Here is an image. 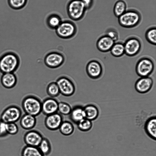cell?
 I'll list each match as a JSON object with an SVG mask.
<instances>
[{"instance_id": "16", "label": "cell", "mask_w": 156, "mask_h": 156, "mask_svg": "<svg viewBox=\"0 0 156 156\" xmlns=\"http://www.w3.org/2000/svg\"><path fill=\"white\" fill-rule=\"evenodd\" d=\"M144 131L147 135L153 140L156 139V117H150L146 121L144 125Z\"/></svg>"}, {"instance_id": "34", "label": "cell", "mask_w": 156, "mask_h": 156, "mask_svg": "<svg viewBox=\"0 0 156 156\" xmlns=\"http://www.w3.org/2000/svg\"><path fill=\"white\" fill-rule=\"evenodd\" d=\"M106 35L113 39L115 42L119 38L118 33L114 30H108L106 32Z\"/></svg>"}, {"instance_id": "3", "label": "cell", "mask_w": 156, "mask_h": 156, "mask_svg": "<svg viewBox=\"0 0 156 156\" xmlns=\"http://www.w3.org/2000/svg\"><path fill=\"white\" fill-rule=\"evenodd\" d=\"M21 109L16 105H11L6 107L0 115V121L5 123H16L22 116Z\"/></svg>"}, {"instance_id": "28", "label": "cell", "mask_w": 156, "mask_h": 156, "mask_svg": "<svg viewBox=\"0 0 156 156\" xmlns=\"http://www.w3.org/2000/svg\"><path fill=\"white\" fill-rule=\"evenodd\" d=\"M78 129L80 131L86 132L90 130L92 128V121L85 118L80 121L77 124Z\"/></svg>"}, {"instance_id": "4", "label": "cell", "mask_w": 156, "mask_h": 156, "mask_svg": "<svg viewBox=\"0 0 156 156\" xmlns=\"http://www.w3.org/2000/svg\"><path fill=\"white\" fill-rule=\"evenodd\" d=\"M86 9L81 0H71L68 3L67 8L69 18L74 21L81 20L85 14Z\"/></svg>"}, {"instance_id": "24", "label": "cell", "mask_w": 156, "mask_h": 156, "mask_svg": "<svg viewBox=\"0 0 156 156\" xmlns=\"http://www.w3.org/2000/svg\"><path fill=\"white\" fill-rule=\"evenodd\" d=\"M62 22L61 18L56 14L49 15L47 17L46 20L47 26L52 30H55Z\"/></svg>"}, {"instance_id": "25", "label": "cell", "mask_w": 156, "mask_h": 156, "mask_svg": "<svg viewBox=\"0 0 156 156\" xmlns=\"http://www.w3.org/2000/svg\"><path fill=\"white\" fill-rule=\"evenodd\" d=\"M110 51L112 55L114 57H121L125 54L124 43L121 42H115Z\"/></svg>"}, {"instance_id": "21", "label": "cell", "mask_w": 156, "mask_h": 156, "mask_svg": "<svg viewBox=\"0 0 156 156\" xmlns=\"http://www.w3.org/2000/svg\"><path fill=\"white\" fill-rule=\"evenodd\" d=\"M85 118L91 121L97 119L99 115V110L96 105L89 104L83 107Z\"/></svg>"}, {"instance_id": "20", "label": "cell", "mask_w": 156, "mask_h": 156, "mask_svg": "<svg viewBox=\"0 0 156 156\" xmlns=\"http://www.w3.org/2000/svg\"><path fill=\"white\" fill-rule=\"evenodd\" d=\"M1 82L5 88L7 89L12 88L17 83L16 76L14 73H3L1 78Z\"/></svg>"}, {"instance_id": "7", "label": "cell", "mask_w": 156, "mask_h": 156, "mask_svg": "<svg viewBox=\"0 0 156 156\" xmlns=\"http://www.w3.org/2000/svg\"><path fill=\"white\" fill-rule=\"evenodd\" d=\"M55 30L56 35L63 39H70L73 37L77 30L74 23L70 21H62Z\"/></svg>"}, {"instance_id": "27", "label": "cell", "mask_w": 156, "mask_h": 156, "mask_svg": "<svg viewBox=\"0 0 156 156\" xmlns=\"http://www.w3.org/2000/svg\"><path fill=\"white\" fill-rule=\"evenodd\" d=\"M46 92L50 97L53 98L58 97L60 94L59 88L56 82H52L48 84Z\"/></svg>"}, {"instance_id": "2", "label": "cell", "mask_w": 156, "mask_h": 156, "mask_svg": "<svg viewBox=\"0 0 156 156\" xmlns=\"http://www.w3.org/2000/svg\"><path fill=\"white\" fill-rule=\"evenodd\" d=\"M41 103L42 101L37 97L28 95L23 99L21 107L25 114L36 117L41 112Z\"/></svg>"}, {"instance_id": "32", "label": "cell", "mask_w": 156, "mask_h": 156, "mask_svg": "<svg viewBox=\"0 0 156 156\" xmlns=\"http://www.w3.org/2000/svg\"><path fill=\"white\" fill-rule=\"evenodd\" d=\"M28 0H8L9 6L13 9H21L26 5Z\"/></svg>"}, {"instance_id": "8", "label": "cell", "mask_w": 156, "mask_h": 156, "mask_svg": "<svg viewBox=\"0 0 156 156\" xmlns=\"http://www.w3.org/2000/svg\"><path fill=\"white\" fill-rule=\"evenodd\" d=\"M125 54L128 56L133 57L138 55L142 48L140 40L138 38L132 37L127 38L124 43Z\"/></svg>"}, {"instance_id": "36", "label": "cell", "mask_w": 156, "mask_h": 156, "mask_svg": "<svg viewBox=\"0 0 156 156\" xmlns=\"http://www.w3.org/2000/svg\"><path fill=\"white\" fill-rule=\"evenodd\" d=\"M84 4L86 9L90 8L92 5L93 0H81Z\"/></svg>"}, {"instance_id": "33", "label": "cell", "mask_w": 156, "mask_h": 156, "mask_svg": "<svg viewBox=\"0 0 156 156\" xmlns=\"http://www.w3.org/2000/svg\"><path fill=\"white\" fill-rule=\"evenodd\" d=\"M5 127L8 135H15L19 131V127L16 123H5Z\"/></svg>"}, {"instance_id": "1", "label": "cell", "mask_w": 156, "mask_h": 156, "mask_svg": "<svg viewBox=\"0 0 156 156\" xmlns=\"http://www.w3.org/2000/svg\"><path fill=\"white\" fill-rule=\"evenodd\" d=\"M20 64V58L17 54L12 51L6 52L0 56V72L2 74L14 73Z\"/></svg>"}, {"instance_id": "11", "label": "cell", "mask_w": 156, "mask_h": 156, "mask_svg": "<svg viewBox=\"0 0 156 156\" xmlns=\"http://www.w3.org/2000/svg\"><path fill=\"white\" fill-rule=\"evenodd\" d=\"M44 137L39 131L31 129L28 130L24 134L23 138L26 145L38 147Z\"/></svg>"}, {"instance_id": "23", "label": "cell", "mask_w": 156, "mask_h": 156, "mask_svg": "<svg viewBox=\"0 0 156 156\" xmlns=\"http://www.w3.org/2000/svg\"><path fill=\"white\" fill-rule=\"evenodd\" d=\"M21 156H44L38 147L25 145L22 148Z\"/></svg>"}, {"instance_id": "29", "label": "cell", "mask_w": 156, "mask_h": 156, "mask_svg": "<svg viewBox=\"0 0 156 156\" xmlns=\"http://www.w3.org/2000/svg\"><path fill=\"white\" fill-rule=\"evenodd\" d=\"M126 4L124 1L121 0L117 1L114 8L115 15L116 17H119L126 11Z\"/></svg>"}, {"instance_id": "19", "label": "cell", "mask_w": 156, "mask_h": 156, "mask_svg": "<svg viewBox=\"0 0 156 156\" xmlns=\"http://www.w3.org/2000/svg\"><path fill=\"white\" fill-rule=\"evenodd\" d=\"M36 117L25 114L22 115L20 119V124L23 129L29 130L32 129L35 126L37 120Z\"/></svg>"}, {"instance_id": "10", "label": "cell", "mask_w": 156, "mask_h": 156, "mask_svg": "<svg viewBox=\"0 0 156 156\" xmlns=\"http://www.w3.org/2000/svg\"><path fill=\"white\" fill-rule=\"evenodd\" d=\"M65 61L63 55L56 51L51 52L45 56L44 62L45 65L51 69L58 68L62 66Z\"/></svg>"}, {"instance_id": "13", "label": "cell", "mask_w": 156, "mask_h": 156, "mask_svg": "<svg viewBox=\"0 0 156 156\" xmlns=\"http://www.w3.org/2000/svg\"><path fill=\"white\" fill-rule=\"evenodd\" d=\"M63 121V115L58 112L46 116L44 124L48 129L55 131L58 129Z\"/></svg>"}, {"instance_id": "26", "label": "cell", "mask_w": 156, "mask_h": 156, "mask_svg": "<svg viewBox=\"0 0 156 156\" xmlns=\"http://www.w3.org/2000/svg\"><path fill=\"white\" fill-rule=\"evenodd\" d=\"M38 147L44 156L48 155L51 151V144L49 140L46 138L44 137Z\"/></svg>"}, {"instance_id": "6", "label": "cell", "mask_w": 156, "mask_h": 156, "mask_svg": "<svg viewBox=\"0 0 156 156\" xmlns=\"http://www.w3.org/2000/svg\"><path fill=\"white\" fill-rule=\"evenodd\" d=\"M118 18L121 26L129 28L135 27L139 23L141 20V16L136 11L129 10L126 11Z\"/></svg>"}, {"instance_id": "15", "label": "cell", "mask_w": 156, "mask_h": 156, "mask_svg": "<svg viewBox=\"0 0 156 156\" xmlns=\"http://www.w3.org/2000/svg\"><path fill=\"white\" fill-rule=\"evenodd\" d=\"M153 81L149 77H140L136 81L135 88L136 90L140 94H145L149 91L152 87Z\"/></svg>"}, {"instance_id": "30", "label": "cell", "mask_w": 156, "mask_h": 156, "mask_svg": "<svg viewBox=\"0 0 156 156\" xmlns=\"http://www.w3.org/2000/svg\"><path fill=\"white\" fill-rule=\"evenodd\" d=\"M72 108L68 103L63 101L59 102L58 112L62 115H69Z\"/></svg>"}, {"instance_id": "22", "label": "cell", "mask_w": 156, "mask_h": 156, "mask_svg": "<svg viewBox=\"0 0 156 156\" xmlns=\"http://www.w3.org/2000/svg\"><path fill=\"white\" fill-rule=\"evenodd\" d=\"M58 129L62 135L65 136H69L73 133L74 127L71 122L66 120L63 121Z\"/></svg>"}, {"instance_id": "17", "label": "cell", "mask_w": 156, "mask_h": 156, "mask_svg": "<svg viewBox=\"0 0 156 156\" xmlns=\"http://www.w3.org/2000/svg\"><path fill=\"white\" fill-rule=\"evenodd\" d=\"M115 42L113 39L105 35L101 36L98 40L96 46L100 51L106 52L110 51Z\"/></svg>"}, {"instance_id": "5", "label": "cell", "mask_w": 156, "mask_h": 156, "mask_svg": "<svg viewBox=\"0 0 156 156\" xmlns=\"http://www.w3.org/2000/svg\"><path fill=\"white\" fill-rule=\"evenodd\" d=\"M154 68V62L151 58L144 57L140 58L136 63L135 70L140 77L149 76L153 72Z\"/></svg>"}, {"instance_id": "9", "label": "cell", "mask_w": 156, "mask_h": 156, "mask_svg": "<svg viewBox=\"0 0 156 156\" xmlns=\"http://www.w3.org/2000/svg\"><path fill=\"white\" fill-rule=\"evenodd\" d=\"M56 82L59 88L60 94L69 97L74 93L75 85L72 81L67 77L61 76L58 79Z\"/></svg>"}, {"instance_id": "35", "label": "cell", "mask_w": 156, "mask_h": 156, "mask_svg": "<svg viewBox=\"0 0 156 156\" xmlns=\"http://www.w3.org/2000/svg\"><path fill=\"white\" fill-rule=\"evenodd\" d=\"M8 135L6 129L5 123L0 121V138L4 137Z\"/></svg>"}, {"instance_id": "18", "label": "cell", "mask_w": 156, "mask_h": 156, "mask_svg": "<svg viewBox=\"0 0 156 156\" xmlns=\"http://www.w3.org/2000/svg\"><path fill=\"white\" fill-rule=\"evenodd\" d=\"M69 115L71 121L76 124L81 120L85 118L83 107L79 105L74 106L72 108Z\"/></svg>"}, {"instance_id": "12", "label": "cell", "mask_w": 156, "mask_h": 156, "mask_svg": "<svg viewBox=\"0 0 156 156\" xmlns=\"http://www.w3.org/2000/svg\"><path fill=\"white\" fill-rule=\"evenodd\" d=\"M87 73L89 77L93 79L100 78L103 73V67L98 61L93 60L90 61L86 67Z\"/></svg>"}, {"instance_id": "31", "label": "cell", "mask_w": 156, "mask_h": 156, "mask_svg": "<svg viewBox=\"0 0 156 156\" xmlns=\"http://www.w3.org/2000/svg\"><path fill=\"white\" fill-rule=\"evenodd\" d=\"M145 38L150 44L155 45L156 44V28L155 27L151 28L146 32Z\"/></svg>"}, {"instance_id": "14", "label": "cell", "mask_w": 156, "mask_h": 156, "mask_svg": "<svg viewBox=\"0 0 156 156\" xmlns=\"http://www.w3.org/2000/svg\"><path fill=\"white\" fill-rule=\"evenodd\" d=\"M59 102L55 98L50 97L42 101L41 113L47 116L58 112Z\"/></svg>"}]
</instances>
